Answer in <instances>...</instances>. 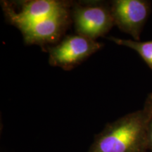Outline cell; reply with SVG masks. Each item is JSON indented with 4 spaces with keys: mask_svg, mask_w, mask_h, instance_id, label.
Returning <instances> with one entry per match:
<instances>
[{
    "mask_svg": "<svg viewBox=\"0 0 152 152\" xmlns=\"http://www.w3.org/2000/svg\"><path fill=\"white\" fill-rule=\"evenodd\" d=\"M152 116L144 109L109 123L95 137L89 152H147V129Z\"/></svg>",
    "mask_w": 152,
    "mask_h": 152,
    "instance_id": "1",
    "label": "cell"
},
{
    "mask_svg": "<svg viewBox=\"0 0 152 152\" xmlns=\"http://www.w3.org/2000/svg\"><path fill=\"white\" fill-rule=\"evenodd\" d=\"M102 44L80 35H68L49 49V63L71 70L102 48Z\"/></svg>",
    "mask_w": 152,
    "mask_h": 152,
    "instance_id": "2",
    "label": "cell"
},
{
    "mask_svg": "<svg viewBox=\"0 0 152 152\" xmlns=\"http://www.w3.org/2000/svg\"><path fill=\"white\" fill-rule=\"evenodd\" d=\"M150 11L151 2L146 0H115L111 3L114 24L135 41H140Z\"/></svg>",
    "mask_w": 152,
    "mask_h": 152,
    "instance_id": "3",
    "label": "cell"
},
{
    "mask_svg": "<svg viewBox=\"0 0 152 152\" xmlns=\"http://www.w3.org/2000/svg\"><path fill=\"white\" fill-rule=\"evenodd\" d=\"M20 3L19 11L14 10L9 4L4 3L7 19L20 30L69 8L67 1L58 0H32Z\"/></svg>",
    "mask_w": 152,
    "mask_h": 152,
    "instance_id": "4",
    "label": "cell"
},
{
    "mask_svg": "<svg viewBox=\"0 0 152 152\" xmlns=\"http://www.w3.org/2000/svg\"><path fill=\"white\" fill-rule=\"evenodd\" d=\"M73 17L77 35L95 39L105 35L114 26L111 9L102 5H77Z\"/></svg>",
    "mask_w": 152,
    "mask_h": 152,
    "instance_id": "5",
    "label": "cell"
},
{
    "mask_svg": "<svg viewBox=\"0 0 152 152\" xmlns=\"http://www.w3.org/2000/svg\"><path fill=\"white\" fill-rule=\"evenodd\" d=\"M70 23L68 9L20 30L25 42L41 46L56 42Z\"/></svg>",
    "mask_w": 152,
    "mask_h": 152,
    "instance_id": "6",
    "label": "cell"
},
{
    "mask_svg": "<svg viewBox=\"0 0 152 152\" xmlns=\"http://www.w3.org/2000/svg\"><path fill=\"white\" fill-rule=\"evenodd\" d=\"M115 44L133 49L142 57L144 62L152 70V40L141 42L134 39H121L115 37H109Z\"/></svg>",
    "mask_w": 152,
    "mask_h": 152,
    "instance_id": "7",
    "label": "cell"
},
{
    "mask_svg": "<svg viewBox=\"0 0 152 152\" xmlns=\"http://www.w3.org/2000/svg\"><path fill=\"white\" fill-rule=\"evenodd\" d=\"M147 146L148 151L152 152V117L150 119L147 129Z\"/></svg>",
    "mask_w": 152,
    "mask_h": 152,
    "instance_id": "8",
    "label": "cell"
},
{
    "mask_svg": "<svg viewBox=\"0 0 152 152\" xmlns=\"http://www.w3.org/2000/svg\"><path fill=\"white\" fill-rule=\"evenodd\" d=\"M143 109L152 116V93L149 94L147 99H146Z\"/></svg>",
    "mask_w": 152,
    "mask_h": 152,
    "instance_id": "9",
    "label": "cell"
}]
</instances>
